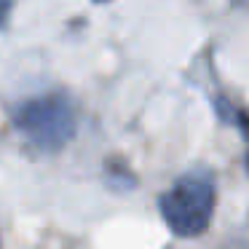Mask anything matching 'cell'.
I'll return each instance as SVG.
<instances>
[{"label": "cell", "mask_w": 249, "mask_h": 249, "mask_svg": "<svg viewBox=\"0 0 249 249\" xmlns=\"http://www.w3.org/2000/svg\"><path fill=\"white\" fill-rule=\"evenodd\" d=\"M247 172H249V153H247Z\"/></svg>", "instance_id": "5"}, {"label": "cell", "mask_w": 249, "mask_h": 249, "mask_svg": "<svg viewBox=\"0 0 249 249\" xmlns=\"http://www.w3.org/2000/svg\"><path fill=\"white\" fill-rule=\"evenodd\" d=\"M214 177L209 169H193L174 179L169 190L158 198L163 222L169 231L179 238H196L209 228L212 212H214Z\"/></svg>", "instance_id": "2"}, {"label": "cell", "mask_w": 249, "mask_h": 249, "mask_svg": "<svg viewBox=\"0 0 249 249\" xmlns=\"http://www.w3.org/2000/svg\"><path fill=\"white\" fill-rule=\"evenodd\" d=\"M11 124L22 134L30 150L54 156L72 142L78 129V115L67 94L49 91L14 105Z\"/></svg>", "instance_id": "1"}, {"label": "cell", "mask_w": 249, "mask_h": 249, "mask_svg": "<svg viewBox=\"0 0 249 249\" xmlns=\"http://www.w3.org/2000/svg\"><path fill=\"white\" fill-rule=\"evenodd\" d=\"M0 249H3V241H0Z\"/></svg>", "instance_id": "6"}, {"label": "cell", "mask_w": 249, "mask_h": 249, "mask_svg": "<svg viewBox=\"0 0 249 249\" xmlns=\"http://www.w3.org/2000/svg\"><path fill=\"white\" fill-rule=\"evenodd\" d=\"M105 172H107L110 188H115V190H129L131 185H134V174H131L118 158H110V161L105 163Z\"/></svg>", "instance_id": "3"}, {"label": "cell", "mask_w": 249, "mask_h": 249, "mask_svg": "<svg viewBox=\"0 0 249 249\" xmlns=\"http://www.w3.org/2000/svg\"><path fill=\"white\" fill-rule=\"evenodd\" d=\"M11 3H6V0H0V30L8 27V17H11Z\"/></svg>", "instance_id": "4"}]
</instances>
